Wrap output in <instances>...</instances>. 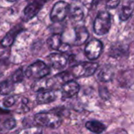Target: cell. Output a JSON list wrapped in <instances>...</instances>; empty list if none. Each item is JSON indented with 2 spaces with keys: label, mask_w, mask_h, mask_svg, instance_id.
Returning a JSON list of instances; mask_svg holds the SVG:
<instances>
[{
  "label": "cell",
  "mask_w": 134,
  "mask_h": 134,
  "mask_svg": "<svg viewBox=\"0 0 134 134\" xmlns=\"http://www.w3.org/2000/svg\"><path fill=\"white\" fill-rule=\"evenodd\" d=\"M49 65L55 70H62L68 64V57L60 53H53L47 57Z\"/></svg>",
  "instance_id": "ba28073f"
},
{
  "label": "cell",
  "mask_w": 134,
  "mask_h": 134,
  "mask_svg": "<svg viewBox=\"0 0 134 134\" xmlns=\"http://www.w3.org/2000/svg\"><path fill=\"white\" fill-rule=\"evenodd\" d=\"M99 93H100V97L104 100H108L110 98V93L106 87H100Z\"/></svg>",
  "instance_id": "484cf974"
},
{
  "label": "cell",
  "mask_w": 134,
  "mask_h": 134,
  "mask_svg": "<svg viewBox=\"0 0 134 134\" xmlns=\"http://www.w3.org/2000/svg\"><path fill=\"white\" fill-rule=\"evenodd\" d=\"M129 48H127L125 45L120 43H115L111 46L108 54L111 57H122V56H126L127 54Z\"/></svg>",
  "instance_id": "e0dca14e"
},
{
  "label": "cell",
  "mask_w": 134,
  "mask_h": 134,
  "mask_svg": "<svg viewBox=\"0 0 134 134\" xmlns=\"http://www.w3.org/2000/svg\"><path fill=\"white\" fill-rule=\"evenodd\" d=\"M14 90V84L9 79L2 81L0 83V94L1 95H9Z\"/></svg>",
  "instance_id": "44dd1931"
},
{
  "label": "cell",
  "mask_w": 134,
  "mask_h": 134,
  "mask_svg": "<svg viewBox=\"0 0 134 134\" xmlns=\"http://www.w3.org/2000/svg\"><path fill=\"white\" fill-rule=\"evenodd\" d=\"M133 4L134 2L133 1L127 2L125 4H123L119 13V17L120 20L126 21L132 16L133 13Z\"/></svg>",
  "instance_id": "2e32d148"
},
{
  "label": "cell",
  "mask_w": 134,
  "mask_h": 134,
  "mask_svg": "<svg viewBox=\"0 0 134 134\" xmlns=\"http://www.w3.org/2000/svg\"><path fill=\"white\" fill-rule=\"evenodd\" d=\"M16 97H17L16 96H13V95H10V96H8L7 97H5L2 102V105L4 106V108H9L13 107L16 104Z\"/></svg>",
  "instance_id": "cb8c5ba5"
},
{
  "label": "cell",
  "mask_w": 134,
  "mask_h": 134,
  "mask_svg": "<svg viewBox=\"0 0 134 134\" xmlns=\"http://www.w3.org/2000/svg\"><path fill=\"white\" fill-rule=\"evenodd\" d=\"M46 2L42 1H34L28 3L23 10V13L21 16L22 20L27 22L31 20L33 17H35L38 12L42 9Z\"/></svg>",
  "instance_id": "52a82bcc"
},
{
  "label": "cell",
  "mask_w": 134,
  "mask_h": 134,
  "mask_svg": "<svg viewBox=\"0 0 134 134\" xmlns=\"http://www.w3.org/2000/svg\"><path fill=\"white\" fill-rule=\"evenodd\" d=\"M33 120L38 126L50 129H57L62 123L60 115L54 112H38L34 115Z\"/></svg>",
  "instance_id": "6da1fadb"
},
{
  "label": "cell",
  "mask_w": 134,
  "mask_h": 134,
  "mask_svg": "<svg viewBox=\"0 0 134 134\" xmlns=\"http://www.w3.org/2000/svg\"><path fill=\"white\" fill-rule=\"evenodd\" d=\"M57 83L56 79L53 78H43L38 80H35L32 84L31 90L35 92H43L47 90H51Z\"/></svg>",
  "instance_id": "9c48e42d"
},
{
  "label": "cell",
  "mask_w": 134,
  "mask_h": 134,
  "mask_svg": "<svg viewBox=\"0 0 134 134\" xmlns=\"http://www.w3.org/2000/svg\"><path fill=\"white\" fill-rule=\"evenodd\" d=\"M50 73L49 66L42 60H37L30 64L24 71V75L31 79H40L46 78Z\"/></svg>",
  "instance_id": "3957f363"
},
{
  "label": "cell",
  "mask_w": 134,
  "mask_h": 134,
  "mask_svg": "<svg viewBox=\"0 0 134 134\" xmlns=\"http://www.w3.org/2000/svg\"><path fill=\"white\" fill-rule=\"evenodd\" d=\"M103 48L104 45L99 39L93 38L86 45L84 53L90 60H95L101 55Z\"/></svg>",
  "instance_id": "8992f818"
},
{
  "label": "cell",
  "mask_w": 134,
  "mask_h": 134,
  "mask_svg": "<svg viewBox=\"0 0 134 134\" xmlns=\"http://www.w3.org/2000/svg\"><path fill=\"white\" fill-rule=\"evenodd\" d=\"M115 77V70L111 65L107 64L103 66L97 72V79L102 82H109Z\"/></svg>",
  "instance_id": "7c38bea8"
},
{
  "label": "cell",
  "mask_w": 134,
  "mask_h": 134,
  "mask_svg": "<svg viewBox=\"0 0 134 134\" xmlns=\"http://www.w3.org/2000/svg\"><path fill=\"white\" fill-rule=\"evenodd\" d=\"M68 14L74 21H80L84 17V11L82 7L78 3H74L70 5L69 6V12Z\"/></svg>",
  "instance_id": "9a60e30c"
},
{
  "label": "cell",
  "mask_w": 134,
  "mask_h": 134,
  "mask_svg": "<svg viewBox=\"0 0 134 134\" xmlns=\"http://www.w3.org/2000/svg\"><path fill=\"white\" fill-rule=\"evenodd\" d=\"M98 64L92 61H84L77 63L71 67V76L80 79L92 76L97 70Z\"/></svg>",
  "instance_id": "7a4b0ae2"
},
{
  "label": "cell",
  "mask_w": 134,
  "mask_h": 134,
  "mask_svg": "<svg viewBox=\"0 0 134 134\" xmlns=\"http://www.w3.org/2000/svg\"><path fill=\"white\" fill-rule=\"evenodd\" d=\"M19 98L20 100H18V97H16V103H18V107L16 109V111L18 112L19 114L28 112L31 110L29 106V100L24 97H19Z\"/></svg>",
  "instance_id": "ffe728a7"
},
{
  "label": "cell",
  "mask_w": 134,
  "mask_h": 134,
  "mask_svg": "<svg viewBox=\"0 0 134 134\" xmlns=\"http://www.w3.org/2000/svg\"><path fill=\"white\" fill-rule=\"evenodd\" d=\"M80 90V86L79 84L74 81L70 80L65 83H64L61 86V97L62 99H68L75 97Z\"/></svg>",
  "instance_id": "30bf717a"
},
{
  "label": "cell",
  "mask_w": 134,
  "mask_h": 134,
  "mask_svg": "<svg viewBox=\"0 0 134 134\" xmlns=\"http://www.w3.org/2000/svg\"><path fill=\"white\" fill-rule=\"evenodd\" d=\"M16 126V122L13 118H9L3 122V127L7 130H12Z\"/></svg>",
  "instance_id": "d4e9b609"
},
{
  "label": "cell",
  "mask_w": 134,
  "mask_h": 134,
  "mask_svg": "<svg viewBox=\"0 0 134 134\" xmlns=\"http://www.w3.org/2000/svg\"><path fill=\"white\" fill-rule=\"evenodd\" d=\"M58 91L51 90L40 92L36 97V102L38 104H47L56 101L58 97Z\"/></svg>",
  "instance_id": "8fae6325"
},
{
  "label": "cell",
  "mask_w": 134,
  "mask_h": 134,
  "mask_svg": "<svg viewBox=\"0 0 134 134\" xmlns=\"http://www.w3.org/2000/svg\"><path fill=\"white\" fill-rule=\"evenodd\" d=\"M21 31H22V27L20 25H17L16 27H13L9 31L7 32V34L2 39L1 45L5 48L9 47L10 46H12L16 37L18 35V34L20 32H21Z\"/></svg>",
  "instance_id": "4fadbf2b"
},
{
  "label": "cell",
  "mask_w": 134,
  "mask_h": 134,
  "mask_svg": "<svg viewBox=\"0 0 134 134\" xmlns=\"http://www.w3.org/2000/svg\"><path fill=\"white\" fill-rule=\"evenodd\" d=\"M120 4V1H110L107 2L106 7L108 9H115Z\"/></svg>",
  "instance_id": "4316f807"
},
{
  "label": "cell",
  "mask_w": 134,
  "mask_h": 134,
  "mask_svg": "<svg viewBox=\"0 0 134 134\" xmlns=\"http://www.w3.org/2000/svg\"><path fill=\"white\" fill-rule=\"evenodd\" d=\"M111 24V15L108 11H100L97 15L93 23V31L97 35H104L108 33Z\"/></svg>",
  "instance_id": "277c9868"
},
{
  "label": "cell",
  "mask_w": 134,
  "mask_h": 134,
  "mask_svg": "<svg viewBox=\"0 0 134 134\" xmlns=\"http://www.w3.org/2000/svg\"><path fill=\"white\" fill-rule=\"evenodd\" d=\"M24 72L22 68H18L11 76V81L13 84L21 82L24 79Z\"/></svg>",
  "instance_id": "7402d4cb"
},
{
  "label": "cell",
  "mask_w": 134,
  "mask_h": 134,
  "mask_svg": "<svg viewBox=\"0 0 134 134\" xmlns=\"http://www.w3.org/2000/svg\"><path fill=\"white\" fill-rule=\"evenodd\" d=\"M17 134H42V130L39 126H31L20 130Z\"/></svg>",
  "instance_id": "603a6c76"
},
{
  "label": "cell",
  "mask_w": 134,
  "mask_h": 134,
  "mask_svg": "<svg viewBox=\"0 0 134 134\" xmlns=\"http://www.w3.org/2000/svg\"><path fill=\"white\" fill-rule=\"evenodd\" d=\"M86 128L92 132L93 133L100 134L104 132L107 129L106 126L103 124L102 122L97 121V120H90L86 122Z\"/></svg>",
  "instance_id": "ac0fdd59"
},
{
  "label": "cell",
  "mask_w": 134,
  "mask_h": 134,
  "mask_svg": "<svg viewBox=\"0 0 134 134\" xmlns=\"http://www.w3.org/2000/svg\"><path fill=\"white\" fill-rule=\"evenodd\" d=\"M70 5L64 1L56 2L50 12V19L54 23H60L63 21L68 15Z\"/></svg>",
  "instance_id": "5b68a950"
},
{
  "label": "cell",
  "mask_w": 134,
  "mask_h": 134,
  "mask_svg": "<svg viewBox=\"0 0 134 134\" xmlns=\"http://www.w3.org/2000/svg\"><path fill=\"white\" fill-rule=\"evenodd\" d=\"M46 43H47L48 46L49 47V49H51L53 50H59L63 45L61 35L58 34V33L53 34L52 35H50L48 38Z\"/></svg>",
  "instance_id": "d6986e66"
},
{
  "label": "cell",
  "mask_w": 134,
  "mask_h": 134,
  "mask_svg": "<svg viewBox=\"0 0 134 134\" xmlns=\"http://www.w3.org/2000/svg\"><path fill=\"white\" fill-rule=\"evenodd\" d=\"M75 37L74 44L76 46H81L84 44L90 37V33L87 28L83 25H80L75 27Z\"/></svg>",
  "instance_id": "5bb4252c"
},
{
  "label": "cell",
  "mask_w": 134,
  "mask_h": 134,
  "mask_svg": "<svg viewBox=\"0 0 134 134\" xmlns=\"http://www.w3.org/2000/svg\"><path fill=\"white\" fill-rule=\"evenodd\" d=\"M2 71H0V79L2 78Z\"/></svg>",
  "instance_id": "83f0119b"
}]
</instances>
